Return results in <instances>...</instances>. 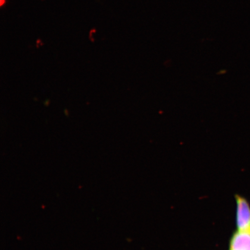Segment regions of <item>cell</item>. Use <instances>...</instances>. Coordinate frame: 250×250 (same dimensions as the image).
<instances>
[{
    "label": "cell",
    "instance_id": "3957f363",
    "mask_svg": "<svg viewBox=\"0 0 250 250\" xmlns=\"http://www.w3.org/2000/svg\"><path fill=\"white\" fill-rule=\"evenodd\" d=\"M5 2V0H1V5H3L4 4V3Z\"/></svg>",
    "mask_w": 250,
    "mask_h": 250
},
{
    "label": "cell",
    "instance_id": "6da1fadb",
    "mask_svg": "<svg viewBox=\"0 0 250 250\" xmlns=\"http://www.w3.org/2000/svg\"><path fill=\"white\" fill-rule=\"evenodd\" d=\"M237 203L236 223L238 230L250 229V206L247 200L236 196Z\"/></svg>",
    "mask_w": 250,
    "mask_h": 250
},
{
    "label": "cell",
    "instance_id": "7a4b0ae2",
    "mask_svg": "<svg viewBox=\"0 0 250 250\" xmlns=\"http://www.w3.org/2000/svg\"><path fill=\"white\" fill-rule=\"evenodd\" d=\"M229 250H250V229L238 230L233 234Z\"/></svg>",
    "mask_w": 250,
    "mask_h": 250
}]
</instances>
